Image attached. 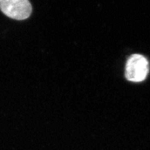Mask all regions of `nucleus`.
I'll use <instances>...</instances> for the list:
<instances>
[{
  "label": "nucleus",
  "mask_w": 150,
  "mask_h": 150,
  "mask_svg": "<svg viewBox=\"0 0 150 150\" xmlns=\"http://www.w3.org/2000/svg\"><path fill=\"white\" fill-rule=\"evenodd\" d=\"M0 9L6 16L16 20H25L32 13L29 0H0Z\"/></svg>",
  "instance_id": "obj_2"
},
{
  "label": "nucleus",
  "mask_w": 150,
  "mask_h": 150,
  "mask_svg": "<svg viewBox=\"0 0 150 150\" xmlns=\"http://www.w3.org/2000/svg\"><path fill=\"white\" fill-rule=\"evenodd\" d=\"M148 72L149 63L144 56L134 54L128 58L125 68V77L128 81L135 83L143 81Z\"/></svg>",
  "instance_id": "obj_1"
}]
</instances>
